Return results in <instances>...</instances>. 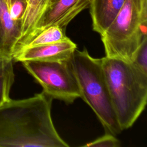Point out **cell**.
<instances>
[{
    "label": "cell",
    "mask_w": 147,
    "mask_h": 147,
    "mask_svg": "<svg viewBox=\"0 0 147 147\" xmlns=\"http://www.w3.org/2000/svg\"><path fill=\"white\" fill-rule=\"evenodd\" d=\"M104 76L113 107L121 130L130 128L147 103V74L132 62L105 56Z\"/></svg>",
    "instance_id": "7a4b0ae2"
},
{
    "label": "cell",
    "mask_w": 147,
    "mask_h": 147,
    "mask_svg": "<svg viewBox=\"0 0 147 147\" xmlns=\"http://www.w3.org/2000/svg\"><path fill=\"white\" fill-rule=\"evenodd\" d=\"M49 1L50 0H27L26 9L21 20V36L14 55L24 47L46 10Z\"/></svg>",
    "instance_id": "30bf717a"
},
{
    "label": "cell",
    "mask_w": 147,
    "mask_h": 147,
    "mask_svg": "<svg viewBox=\"0 0 147 147\" xmlns=\"http://www.w3.org/2000/svg\"><path fill=\"white\" fill-rule=\"evenodd\" d=\"M71 58L60 61L28 60L21 63L26 70L41 86L44 93L52 99L60 100L70 104L81 97Z\"/></svg>",
    "instance_id": "5b68a950"
},
{
    "label": "cell",
    "mask_w": 147,
    "mask_h": 147,
    "mask_svg": "<svg viewBox=\"0 0 147 147\" xmlns=\"http://www.w3.org/2000/svg\"><path fill=\"white\" fill-rule=\"evenodd\" d=\"M26 0H16L12 3L9 10L13 20L21 21L26 9Z\"/></svg>",
    "instance_id": "9a60e30c"
},
{
    "label": "cell",
    "mask_w": 147,
    "mask_h": 147,
    "mask_svg": "<svg viewBox=\"0 0 147 147\" xmlns=\"http://www.w3.org/2000/svg\"><path fill=\"white\" fill-rule=\"evenodd\" d=\"M125 0H90V13L93 30L102 34L113 21Z\"/></svg>",
    "instance_id": "9c48e42d"
},
{
    "label": "cell",
    "mask_w": 147,
    "mask_h": 147,
    "mask_svg": "<svg viewBox=\"0 0 147 147\" xmlns=\"http://www.w3.org/2000/svg\"><path fill=\"white\" fill-rule=\"evenodd\" d=\"M21 30V21L13 20L4 0H0L1 52L13 58Z\"/></svg>",
    "instance_id": "ba28073f"
},
{
    "label": "cell",
    "mask_w": 147,
    "mask_h": 147,
    "mask_svg": "<svg viewBox=\"0 0 147 147\" xmlns=\"http://www.w3.org/2000/svg\"><path fill=\"white\" fill-rule=\"evenodd\" d=\"M77 45L68 37L63 40L33 47H25L16 53L14 61H60L69 59Z\"/></svg>",
    "instance_id": "52a82bcc"
},
{
    "label": "cell",
    "mask_w": 147,
    "mask_h": 147,
    "mask_svg": "<svg viewBox=\"0 0 147 147\" xmlns=\"http://www.w3.org/2000/svg\"><path fill=\"white\" fill-rule=\"evenodd\" d=\"M81 98L91 108L107 133L116 136L119 126L104 76L102 59L92 57L84 48L77 49L71 58Z\"/></svg>",
    "instance_id": "3957f363"
},
{
    "label": "cell",
    "mask_w": 147,
    "mask_h": 147,
    "mask_svg": "<svg viewBox=\"0 0 147 147\" xmlns=\"http://www.w3.org/2000/svg\"><path fill=\"white\" fill-rule=\"evenodd\" d=\"M119 146L120 142L115 136L107 133L104 136L83 145V146L88 147H118Z\"/></svg>",
    "instance_id": "5bb4252c"
},
{
    "label": "cell",
    "mask_w": 147,
    "mask_h": 147,
    "mask_svg": "<svg viewBox=\"0 0 147 147\" xmlns=\"http://www.w3.org/2000/svg\"><path fill=\"white\" fill-rule=\"evenodd\" d=\"M147 0H125L110 25L100 35L105 56L131 62L147 38Z\"/></svg>",
    "instance_id": "277c9868"
},
{
    "label": "cell",
    "mask_w": 147,
    "mask_h": 147,
    "mask_svg": "<svg viewBox=\"0 0 147 147\" xmlns=\"http://www.w3.org/2000/svg\"><path fill=\"white\" fill-rule=\"evenodd\" d=\"M90 2V0H50L46 10L24 47L35 34L48 26L56 25L65 30L67 25L88 7Z\"/></svg>",
    "instance_id": "8992f818"
},
{
    "label": "cell",
    "mask_w": 147,
    "mask_h": 147,
    "mask_svg": "<svg viewBox=\"0 0 147 147\" xmlns=\"http://www.w3.org/2000/svg\"><path fill=\"white\" fill-rule=\"evenodd\" d=\"M52 100L42 91L0 105V147H68L53 123Z\"/></svg>",
    "instance_id": "6da1fadb"
},
{
    "label": "cell",
    "mask_w": 147,
    "mask_h": 147,
    "mask_svg": "<svg viewBox=\"0 0 147 147\" xmlns=\"http://www.w3.org/2000/svg\"><path fill=\"white\" fill-rule=\"evenodd\" d=\"M26 1H27V0H26Z\"/></svg>",
    "instance_id": "e0dca14e"
},
{
    "label": "cell",
    "mask_w": 147,
    "mask_h": 147,
    "mask_svg": "<svg viewBox=\"0 0 147 147\" xmlns=\"http://www.w3.org/2000/svg\"><path fill=\"white\" fill-rule=\"evenodd\" d=\"M131 62L141 71L147 74V38L142 41L136 50Z\"/></svg>",
    "instance_id": "4fadbf2b"
},
{
    "label": "cell",
    "mask_w": 147,
    "mask_h": 147,
    "mask_svg": "<svg viewBox=\"0 0 147 147\" xmlns=\"http://www.w3.org/2000/svg\"><path fill=\"white\" fill-rule=\"evenodd\" d=\"M67 37L64 29L56 25L50 26L35 34L21 49L58 42Z\"/></svg>",
    "instance_id": "7c38bea8"
},
{
    "label": "cell",
    "mask_w": 147,
    "mask_h": 147,
    "mask_svg": "<svg viewBox=\"0 0 147 147\" xmlns=\"http://www.w3.org/2000/svg\"><path fill=\"white\" fill-rule=\"evenodd\" d=\"M16 1V0H4V1L5 2V3H6V4L7 7H8V9H9V7H10V6H11V5L12 4V3H13L14 1Z\"/></svg>",
    "instance_id": "2e32d148"
},
{
    "label": "cell",
    "mask_w": 147,
    "mask_h": 147,
    "mask_svg": "<svg viewBox=\"0 0 147 147\" xmlns=\"http://www.w3.org/2000/svg\"><path fill=\"white\" fill-rule=\"evenodd\" d=\"M13 59L0 52V105L9 100L14 82Z\"/></svg>",
    "instance_id": "8fae6325"
}]
</instances>
